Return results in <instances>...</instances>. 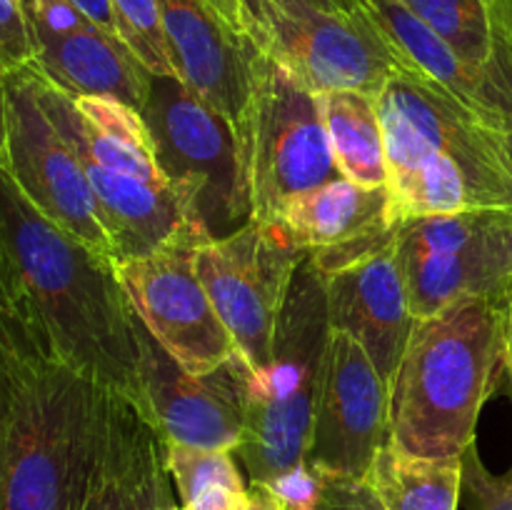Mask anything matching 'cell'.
<instances>
[{"label": "cell", "mask_w": 512, "mask_h": 510, "mask_svg": "<svg viewBox=\"0 0 512 510\" xmlns=\"http://www.w3.org/2000/svg\"><path fill=\"white\" fill-rule=\"evenodd\" d=\"M0 240L13 313L105 388L140 400L135 308L113 258L45 218L0 163Z\"/></svg>", "instance_id": "6da1fadb"}, {"label": "cell", "mask_w": 512, "mask_h": 510, "mask_svg": "<svg viewBox=\"0 0 512 510\" xmlns=\"http://www.w3.org/2000/svg\"><path fill=\"white\" fill-rule=\"evenodd\" d=\"M8 428L0 510H83L105 428V385L65 363L10 313Z\"/></svg>", "instance_id": "7a4b0ae2"}, {"label": "cell", "mask_w": 512, "mask_h": 510, "mask_svg": "<svg viewBox=\"0 0 512 510\" xmlns=\"http://www.w3.org/2000/svg\"><path fill=\"white\" fill-rule=\"evenodd\" d=\"M378 108L395 225L430 215L512 210L505 130L415 70H400L380 88Z\"/></svg>", "instance_id": "3957f363"}, {"label": "cell", "mask_w": 512, "mask_h": 510, "mask_svg": "<svg viewBox=\"0 0 512 510\" xmlns=\"http://www.w3.org/2000/svg\"><path fill=\"white\" fill-rule=\"evenodd\" d=\"M508 305L465 298L415 320L388 390L390 443L425 458L465 455L505 373Z\"/></svg>", "instance_id": "277c9868"}, {"label": "cell", "mask_w": 512, "mask_h": 510, "mask_svg": "<svg viewBox=\"0 0 512 510\" xmlns=\"http://www.w3.org/2000/svg\"><path fill=\"white\" fill-rule=\"evenodd\" d=\"M328 338L325 278L305 253L280 310L273 360L253 373L248 423L235 450L253 483H270L308 460Z\"/></svg>", "instance_id": "5b68a950"}, {"label": "cell", "mask_w": 512, "mask_h": 510, "mask_svg": "<svg viewBox=\"0 0 512 510\" xmlns=\"http://www.w3.org/2000/svg\"><path fill=\"white\" fill-rule=\"evenodd\" d=\"M238 28L255 53L308 93H380L400 70H413L368 5L340 13L315 0H240Z\"/></svg>", "instance_id": "8992f818"}, {"label": "cell", "mask_w": 512, "mask_h": 510, "mask_svg": "<svg viewBox=\"0 0 512 510\" xmlns=\"http://www.w3.org/2000/svg\"><path fill=\"white\" fill-rule=\"evenodd\" d=\"M165 180L210 233L223 238L253 218L245 135L178 75H153L140 108Z\"/></svg>", "instance_id": "52a82bcc"}, {"label": "cell", "mask_w": 512, "mask_h": 510, "mask_svg": "<svg viewBox=\"0 0 512 510\" xmlns=\"http://www.w3.org/2000/svg\"><path fill=\"white\" fill-rule=\"evenodd\" d=\"M253 218L275 225L295 195L343 178L320 115L318 95L255 53L253 100L243 120Z\"/></svg>", "instance_id": "ba28073f"}, {"label": "cell", "mask_w": 512, "mask_h": 510, "mask_svg": "<svg viewBox=\"0 0 512 510\" xmlns=\"http://www.w3.org/2000/svg\"><path fill=\"white\" fill-rule=\"evenodd\" d=\"M395 248L415 318L465 298L512 300V210L405 220Z\"/></svg>", "instance_id": "9c48e42d"}, {"label": "cell", "mask_w": 512, "mask_h": 510, "mask_svg": "<svg viewBox=\"0 0 512 510\" xmlns=\"http://www.w3.org/2000/svg\"><path fill=\"white\" fill-rule=\"evenodd\" d=\"M303 255L280 225L255 218L195 250L200 283L253 370L273 360L280 310Z\"/></svg>", "instance_id": "30bf717a"}, {"label": "cell", "mask_w": 512, "mask_h": 510, "mask_svg": "<svg viewBox=\"0 0 512 510\" xmlns=\"http://www.w3.org/2000/svg\"><path fill=\"white\" fill-rule=\"evenodd\" d=\"M5 170L48 220L113 258L83 165L35 95L30 65L5 75Z\"/></svg>", "instance_id": "8fae6325"}, {"label": "cell", "mask_w": 512, "mask_h": 510, "mask_svg": "<svg viewBox=\"0 0 512 510\" xmlns=\"http://www.w3.org/2000/svg\"><path fill=\"white\" fill-rule=\"evenodd\" d=\"M138 348L140 403L165 443L238 450L248 423L253 365L235 353L215 370L193 375L155 340L138 310L133 318Z\"/></svg>", "instance_id": "7c38bea8"}, {"label": "cell", "mask_w": 512, "mask_h": 510, "mask_svg": "<svg viewBox=\"0 0 512 510\" xmlns=\"http://www.w3.org/2000/svg\"><path fill=\"white\" fill-rule=\"evenodd\" d=\"M208 240L213 238L188 233L145 258L115 263L145 328L193 375L210 373L240 353L195 270V250Z\"/></svg>", "instance_id": "4fadbf2b"}, {"label": "cell", "mask_w": 512, "mask_h": 510, "mask_svg": "<svg viewBox=\"0 0 512 510\" xmlns=\"http://www.w3.org/2000/svg\"><path fill=\"white\" fill-rule=\"evenodd\" d=\"M390 393L363 345L330 330L315 400L308 463L323 473L363 480L388 440Z\"/></svg>", "instance_id": "5bb4252c"}, {"label": "cell", "mask_w": 512, "mask_h": 510, "mask_svg": "<svg viewBox=\"0 0 512 510\" xmlns=\"http://www.w3.org/2000/svg\"><path fill=\"white\" fill-rule=\"evenodd\" d=\"M33 40V68L73 98H113L143 108L153 73L138 55L70 0H20Z\"/></svg>", "instance_id": "9a60e30c"}, {"label": "cell", "mask_w": 512, "mask_h": 510, "mask_svg": "<svg viewBox=\"0 0 512 510\" xmlns=\"http://www.w3.org/2000/svg\"><path fill=\"white\" fill-rule=\"evenodd\" d=\"M173 70L190 90L243 125L253 100L255 48L208 0H158Z\"/></svg>", "instance_id": "2e32d148"}, {"label": "cell", "mask_w": 512, "mask_h": 510, "mask_svg": "<svg viewBox=\"0 0 512 510\" xmlns=\"http://www.w3.org/2000/svg\"><path fill=\"white\" fill-rule=\"evenodd\" d=\"M83 510H178L165 438L133 395L105 388V428Z\"/></svg>", "instance_id": "e0dca14e"}, {"label": "cell", "mask_w": 512, "mask_h": 510, "mask_svg": "<svg viewBox=\"0 0 512 510\" xmlns=\"http://www.w3.org/2000/svg\"><path fill=\"white\" fill-rule=\"evenodd\" d=\"M395 240L380 253L325 278L330 330L353 335L363 345L388 390L418 320L410 308Z\"/></svg>", "instance_id": "ac0fdd59"}, {"label": "cell", "mask_w": 512, "mask_h": 510, "mask_svg": "<svg viewBox=\"0 0 512 510\" xmlns=\"http://www.w3.org/2000/svg\"><path fill=\"white\" fill-rule=\"evenodd\" d=\"M295 248L305 253L345 255L380 248L395 238L385 185L368 188L348 178L295 195L280 210L278 223Z\"/></svg>", "instance_id": "d6986e66"}, {"label": "cell", "mask_w": 512, "mask_h": 510, "mask_svg": "<svg viewBox=\"0 0 512 510\" xmlns=\"http://www.w3.org/2000/svg\"><path fill=\"white\" fill-rule=\"evenodd\" d=\"M365 5L415 73L433 80L485 123L510 133L512 110L508 100L483 70L460 58L430 25H425L400 0H365Z\"/></svg>", "instance_id": "ffe728a7"}, {"label": "cell", "mask_w": 512, "mask_h": 510, "mask_svg": "<svg viewBox=\"0 0 512 510\" xmlns=\"http://www.w3.org/2000/svg\"><path fill=\"white\" fill-rule=\"evenodd\" d=\"M363 480L385 510H458L463 455L425 458L385 440Z\"/></svg>", "instance_id": "44dd1931"}, {"label": "cell", "mask_w": 512, "mask_h": 510, "mask_svg": "<svg viewBox=\"0 0 512 510\" xmlns=\"http://www.w3.org/2000/svg\"><path fill=\"white\" fill-rule=\"evenodd\" d=\"M318 105L340 175L368 188L388 183L378 93L330 90L318 95Z\"/></svg>", "instance_id": "7402d4cb"}, {"label": "cell", "mask_w": 512, "mask_h": 510, "mask_svg": "<svg viewBox=\"0 0 512 510\" xmlns=\"http://www.w3.org/2000/svg\"><path fill=\"white\" fill-rule=\"evenodd\" d=\"M235 450L165 443V463L185 510H240L248 483L235 465Z\"/></svg>", "instance_id": "603a6c76"}, {"label": "cell", "mask_w": 512, "mask_h": 510, "mask_svg": "<svg viewBox=\"0 0 512 510\" xmlns=\"http://www.w3.org/2000/svg\"><path fill=\"white\" fill-rule=\"evenodd\" d=\"M120 40L153 75H175L158 0H110Z\"/></svg>", "instance_id": "cb8c5ba5"}, {"label": "cell", "mask_w": 512, "mask_h": 510, "mask_svg": "<svg viewBox=\"0 0 512 510\" xmlns=\"http://www.w3.org/2000/svg\"><path fill=\"white\" fill-rule=\"evenodd\" d=\"M463 498L468 510H512V468L490 473L473 443L463 455Z\"/></svg>", "instance_id": "d4e9b609"}, {"label": "cell", "mask_w": 512, "mask_h": 510, "mask_svg": "<svg viewBox=\"0 0 512 510\" xmlns=\"http://www.w3.org/2000/svg\"><path fill=\"white\" fill-rule=\"evenodd\" d=\"M33 63V40L20 0H0V70L5 75Z\"/></svg>", "instance_id": "484cf974"}, {"label": "cell", "mask_w": 512, "mask_h": 510, "mask_svg": "<svg viewBox=\"0 0 512 510\" xmlns=\"http://www.w3.org/2000/svg\"><path fill=\"white\" fill-rule=\"evenodd\" d=\"M265 485L273 490L283 510H318L323 498V470L305 460Z\"/></svg>", "instance_id": "4316f807"}, {"label": "cell", "mask_w": 512, "mask_h": 510, "mask_svg": "<svg viewBox=\"0 0 512 510\" xmlns=\"http://www.w3.org/2000/svg\"><path fill=\"white\" fill-rule=\"evenodd\" d=\"M318 510H385L365 480L323 473V498Z\"/></svg>", "instance_id": "83f0119b"}, {"label": "cell", "mask_w": 512, "mask_h": 510, "mask_svg": "<svg viewBox=\"0 0 512 510\" xmlns=\"http://www.w3.org/2000/svg\"><path fill=\"white\" fill-rule=\"evenodd\" d=\"M10 313L13 310L0 308V450H3L5 428H8L10 398H13V385H10Z\"/></svg>", "instance_id": "f1b7e54d"}, {"label": "cell", "mask_w": 512, "mask_h": 510, "mask_svg": "<svg viewBox=\"0 0 512 510\" xmlns=\"http://www.w3.org/2000/svg\"><path fill=\"white\" fill-rule=\"evenodd\" d=\"M70 3H73L80 13L88 15L95 25H100V28L108 30V33L118 35V28H115V18H113V8H110V0H70Z\"/></svg>", "instance_id": "f546056e"}, {"label": "cell", "mask_w": 512, "mask_h": 510, "mask_svg": "<svg viewBox=\"0 0 512 510\" xmlns=\"http://www.w3.org/2000/svg\"><path fill=\"white\" fill-rule=\"evenodd\" d=\"M243 510H283L280 508L278 498L273 495V490L265 483H253L248 480V490H245V503Z\"/></svg>", "instance_id": "4dcf8cb0"}, {"label": "cell", "mask_w": 512, "mask_h": 510, "mask_svg": "<svg viewBox=\"0 0 512 510\" xmlns=\"http://www.w3.org/2000/svg\"><path fill=\"white\" fill-rule=\"evenodd\" d=\"M0 308L13 310V298H10V278H8V263H5L3 240H0Z\"/></svg>", "instance_id": "1f68e13d"}, {"label": "cell", "mask_w": 512, "mask_h": 510, "mask_svg": "<svg viewBox=\"0 0 512 510\" xmlns=\"http://www.w3.org/2000/svg\"><path fill=\"white\" fill-rule=\"evenodd\" d=\"M210 5H213L215 10H218L220 15H223V20L228 25H233L235 30L238 28V8H240V0H208Z\"/></svg>", "instance_id": "d6a6232c"}, {"label": "cell", "mask_w": 512, "mask_h": 510, "mask_svg": "<svg viewBox=\"0 0 512 510\" xmlns=\"http://www.w3.org/2000/svg\"><path fill=\"white\" fill-rule=\"evenodd\" d=\"M315 3L330 10H340V13H358L365 8V0H315Z\"/></svg>", "instance_id": "836d02e7"}, {"label": "cell", "mask_w": 512, "mask_h": 510, "mask_svg": "<svg viewBox=\"0 0 512 510\" xmlns=\"http://www.w3.org/2000/svg\"><path fill=\"white\" fill-rule=\"evenodd\" d=\"M505 375L512 385V300L508 305V330H505Z\"/></svg>", "instance_id": "e575fe53"}, {"label": "cell", "mask_w": 512, "mask_h": 510, "mask_svg": "<svg viewBox=\"0 0 512 510\" xmlns=\"http://www.w3.org/2000/svg\"><path fill=\"white\" fill-rule=\"evenodd\" d=\"M5 160V75H0V163Z\"/></svg>", "instance_id": "d590c367"}, {"label": "cell", "mask_w": 512, "mask_h": 510, "mask_svg": "<svg viewBox=\"0 0 512 510\" xmlns=\"http://www.w3.org/2000/svg\"><path fill=\"white\" fill-rule=\"evenodd\" d=\"M508 145H510V155H512V130L508 133Z\"/></svg>", "instance_id": "8d00e7d4"}, {"label": "cell", "mask_w": 512, "mask_h": 510, "mask_svg": "<svg viewBox=\"0 0 512 510\" xmlns=\"http://www.w3.org/2000/svg\"><path fill=\"white\" fill-rule=\"evenodd\" d=\"M178 510H183V508H180V505H178Z\"/></svg>", "instance_id": "74e56055"}]
</instances>
